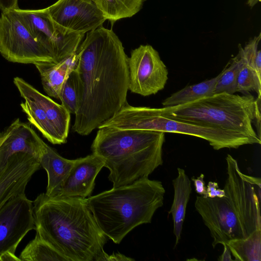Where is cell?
<instances>
[{
  "label": "cell",
  "mask_w": 261,
  "mask_h": 261,
  "mask_svg": "<svg viewBox=\"0 0 261 261\" xmlns=\"http://www.w3.org/2000/svg\"><path fill=\"white\" fill-rule=\"evenodd\" d=\"M76 53L78 103L72 128L87 136L127 103L128 57L113 30L102 25L87 33Z\"/></svg>",
  "instance_id": "6da1fadb"
},
{
  "label": "cell",
  "mask_w": 261,
  "mask_h": 261,
  "mask_svg": "<svg viewBox=\"0 0 261 261\" xmlns=\"http://www.w3.org/2000/svg\"><path fill=\"white\" fill-rule=\"evenodd\" d=\"M36 233L68 261H96L107 237L97 225L87 198L39 195L33 201Z\"/></svg>",
  "instance_id": "7a4b0ae2"
},
{
  "label": "cell",
  "mask_w": 261,
  "mask_h": 261,
  "mask_svg": "<svg viewBox=\"0 0 261 261\" xmlns=\"http://www.w3.org/2000/svg\"><path fill=\"white\" fill-rule=\"evenodd\" d=\"M227 177L223 197H196L195 206L213 239L218 244L246 238L261 229L259 177L243 173L231 155L226 158Z\"/></svg>",
  "instance_id": "3957f363"
},
{
  "label": "cell",
  "mask_w": 261,
  "mask_h": 261,
  "mask_svg": "<svg viewBox=\"0 0 261 261\" xmlns=\"http://www.w3.org/2000/svg\"><path fill=\"white\" fill-rule=\"evenodd\" d=\"M164 141L162 132L103 127L91 148L109 170L108 178L115 188L148 177L162 165Z\"/></svg>",
  "instance_id": "277c9868"
},
{
  "label": "cell",
  "mask_w": 261,
  "mask_h": 261,
  "mask_svg": "<svg viewBox=\"0 0 261 261\" xmlns=\"http://www.w3.org/2000/svg\"><path fill=\"white\" fill-rule=\"evenodd\" d=\"M165 193L161 181L146 177L90 196L87 200L101 231L118 244L137 226L151 223L163 205Z\"/></svg>",
  "instance_id": "5b68a950"
},
{
  "label": "cell",
  "mask_w": 261,
  "mask_h": 261,
  "mask_svg": "<svg viewBox=\"0 0 261 261\" xmlns=\"http://www.w3.org/2000/svg\"><path fill=\"white\" fill-rule=\"evenodd\" d=\"M260 97L214 93L176 106L160 108L169 117L245 135L261 142Z\"/></svg>",
  "instance_id": "8992f818"
},
{
  "label": "cell",
  "mask_w": 261,
  "mask_h": 261,
  "mask_svg": "<svg viewBox=\"0 0 261 261\" xmlns=\"http://www.w3.org/2000/svg\"><path fill=\"white\" fill-rule=\"evenodd\" d=\"M113 127L120 129H141L190 135L208 142L215 150L237 149L246 144L261 142L245 135L199 125L169 117L159 108L134 107L128 103L97 128Z\"/></svg>",
  "instance_id": "52a82bcc"
},
{
  "label": "cell",
  "mask_w": 261,
  "mask_h": 261,
  "mask_svg": "<svg viewBox=\"0 0 261 261\" xmlns=\"http://www.w3.org/2000/svg\"><path fill=\"white\" fill-rule=\"evenodd\" d=\"M13 82L24 99L20 107L29 121L51 143H66L70 122L69 112L22 78L16 77Z\"/></svg>",
  "instance_id": "ba28073f"
},
{
  "label": "cell",
  "mask_w": 261,
  "mask_h": 261,
  "mask_svg": "<svg viewBox=\"0 0 261 261\" xmlns=\"http://www.w3.org/2000/svg\"><path fill=\"white\" fill-rule=\"evenodd\" d=\"M0 53L14 63L56 62L50 53L33 36L16 9L2 12Z\"/></svg>",
  "instance_id": "9c48e42d"
},
{
  "label": "cell",
  "mask_w": 261,
  "mask_h": 261,
  "mask_svg": "<svg viewBox=\"0 0 261 261\" xmlns=\"http://www.w3.org/2000/svg\"><path fill=\"white\" fill-rule=\"evenodd\" d=\"M129 90L148 96L163 90L168 79L167 68L152 46L141 45L128 59Z\"/></svg>",
  "instance_id": "30bf717a"
},
{
  "label": "cell",
  "mask_w": 261,
  "mask_h": 261,
  "mask_svg": "<svg viewBox=\"0 0 261 261\" xmlns=\"http://www.w3.org/2000/svg\"><path fill=\"white\" fill-rule=\"evenodd\" d=\"M45 9L54 26L64 35L85 34L102 25L107 20L89 0H58Z\"/></svg>",
  "instance_id": "8fae6325"
},
{
  "label": "cell",
  "mask_w": 261,
  "mask_h": 261,
  "mask_svg": "<svg viewBox=\"0 0 261 261\" xmlns=\"http://www.w3.org/2000/svg\"><path fill=\"white\" fill-rule=\"evenodd\" d=\"M33 36L59 62L73 55L78 48L84 34L63 35L54 26L45 8L37 10L16 9Z\"/></svg>",
  "instance_id": "7c38bea8"
},
{
  "label": "cell",
  "mask_w": 261,
  "mask_h": 261,
  "mask_svg": "<svg viewBox=\"0 0 261 261\" xmlns=\"http://www.w3.org/2000/svg\"><path fill=\"white\" fill-rule=\"evenodd\" d=\"M33 229V201L25 192L12 197L0 208V257L6 252L15 253L20 242Z\"/></svg>",
  "instance_id": "4fadbf2b"
},
{
  "label": "cell",
  "mask_w": 261,
  "mask_h": 261,
  "mask_svg": "<svg viewBox=\"0 0 261 261\" xmlns=\"http://www.w3.org/2000/svg\"><path fill=\"white\" fill-rule=\"evenodd\" d=\"M41 167L39 160L25 152L12 155L0 171V208L10 199L24 193L34 174Z\"/></svg>",
  "instance_id": "5bb4252c"
},
{
  "label": "cell",
  "mask_w": 261,
  "mask_h": 261,
  "mask_svg": "<svg viewBox=\"0 0 261 261\" xmlns=\"http://www.w3.org/2000/svg\"><path fill=\"white\" fill-rule=\"evenodd\" d=\"M0 171L18 152L27 153L39 160L44 141L28 123L17 119L0 134Z\"/></svg>",
  "instance_id": "9a60e30c"
},
{
  "label": "cell",
  "mask_w": 261,
  "mask_h": 261,
  "mask_svg": "<svg viewBox=\"0 0 261 261\" xmlns=\"http://www.w3.org/2000/svg\"><path fill=\"white\" fill-rule=\"evenodd\" d=\"M104 166L101 158L93 153L75 159L57 197H90L96 177Z\"/></svg>",
  "instance_id": "2e32d148"
},
{
  "label": "cell",
  "mask_w": 261,
  "mask_h": 261,
  "mask_svg": "<svg viewBox=\"0 0 261 261\" xmlns=\"http://www.w3.org/2000/svg\"><path fill=\"white\" fill-rule=\"evenodd\" d=\"M39 161L47 174L45 194L49 196H58L75 159L69 160L61 156L43 142Z\"/></svg>",
  "instance_id": "e0dca14e"
},
{
  "label": "cell",
  "mask_w": 261,
  "mask_h": 261,
  "mask_svg": "<svg viewBox=\"0 0 261 261\" xmlns=\"http://www.w3.org/2000/svg\"><path fill=\"white\" fill-rule=\"evenodd\" d=\"M77 60L76 51L59 62L35 63L40 73L44 91L50 97L59 99L63 85L74 69Z\"/></svg>",
  "instance_id": "ac0fdd59"
},
{
  "label": "cell",
  "mask_w": 261,
  "mask_h": 261,
  "mask_svg": "<svg viewBox=\"0 0 261 261\" xmlns=\"http://www.w3.org/2000/svg\"><path fill=\"white\" fill-rule=\"evenodd\" d=\"M178 175L173 180L174 198L169 214H171L173 221V233L175 237L176 246L179 242L184 222L186 207L192 191L191 181L185 171L178 168Z\"/></svg>",
  "instance_id": "d6986e66"
},
{
  "label": "cell",
  "mask_w": 261,
  "mask_h": 261,
  "mask_svg": "<svg viewBox=\"0 0 261 261\" xmlns=\"http://www.w3.org/2000/svg\"><path fill=\"white\" fill-rule=\"evenodd\" d=\"M112 23L133 16L141 9L145 0H89Z\"/></svg>",
  "instance_id": "ffe728a7"
},
{
  "label": "cell",
  "mask_w": 261,
  "mask_h": 261,
  "mask_svg": "<svg viewBox=\"0 0 261 261\" xmlns=\"http://www.w3.org/2000/svg\"><path fill=\"white\" fill-rule=\"evenodd\" d=\"M221 72L216 76L198 84L187 86L173 93L162 102L163 107L185 104L214 94L216 82Z\"/></svg>",
  "instance_id": "44dd1931"
},
{
  "label": "cell",
  "mask_w": 261,
  "mask_h": 261,
  "mask_svg": "<svg viewBox=\"0 0 261 261\" xmlns=\"http://www.w3.org/2000/svg\"><path fill=\"white\" fill-rule=\"evenodd\" d=\"M226 244L234 260H261V229L254 231L246 238L231 240Z\"/></svg>",
  "instance_id": "7402d4cb"
},
{
  "label": "cell",
  "mask_w": 261,
  "mask_h": 261,
  "mask_svg": "<svg viewBox=\"0 0 261 261\" xmlns=\"http://www.w3.org/2000/svg\"><path fill=\"white\" fill-rule=\"evenodd\" d=\"M19 258L20 261H68L37 234L21 251Z\"/></svg>",
  "instance_id": "603a6c76"
},
{
  "label": "cell",
  "mask_w": 261,
  "mask_h": 261,
  "mask_svg": "<svg viewBox=\"0 0 261 261\" xmlns=\"http://www.w3.org/2000/svg\"><path fill=\"white\" fill-rule=\"evenodd\" d=\"M243 64V60L239 54L232 59L231 62L227 64L221 71L215 85L214 93L226 92L234 94L237 92L238 77Z\"/></svg>",
  "instance_id": "cb8c5ba5"
},
{
  "label": "cell",
  "mask_w": 261,
  "mask_h": 261,
  "mask_svg": "<svg viewBox=\"0 0 261 261\" xmlns=\"http://www.w3.org/2000/svg\"><path fill=\"white\" fill-rule=\"evenodd\" d=\"M59 100L70 114L75 115L77 109L78 86L74 69L63 85Z\"/></svg>",
  "instance_id": "d4e9b609"
},
{
  "label": "cell",
  "mask_w": 261,
  "mask_h": 261,
  "mask_svg": "<svg viewBox=\"0 0 261 261\" xmlns=\"http://www.w3.org/2000/svg\"><path fill=\"white\" fill-rule=\"evenodd\" d=\"M250 91L255 92L258 97L261 96V77L255 70L244 62L238 77L237 92L248 93Z\"/></svg>",
  "instance_id": "484cf974"
},
{
  "label": "cell",
  "mask_w": 261,
  "mask_h": 261,
  "mask_svg": "<svg viewBox=\"0 0 261 261\" xmlns=\"http://www.w3.org/2000/svg\"><path fill=\"white\" fill-rule=\"evenodd\" d=\"M225 196V192L224 190L219 189L217 182L210 181L206 187V195L203 197L215 198L223 197Z\"/></svg>",
  "instance_id": "4316f807"
},
{
  "label": "cell",
  "mask_w": 261,
  "mask_h": 261,
  "mask_svg": "<svg viewBox=\"0 0 261 261\" xmlns=\"http://www.w3.org/2000/svg\"><path fill=\"white\" fill-rule=\"evenodd\" d=\"M134 259L126 256L120 253H113L111 255L105 251L97 258L96 261H132Z\"/></svg>",
  "instance_id": "83f0119b"
},
{
  "label": "cell",
  "mask_w": 261,
  "mask_h": 261,
  "mask_svg": "<svg viewBox=\"0 0 261 261\" xmlns=\"http://www.w3.org/2000/svg\"><path fill=\"white\" fill-rule=\"evenodd\" d=\"M204 177V174H201L197 178H192L196 192L200 196H205L206 193V187L205 186Z\"/></svg>",
  "instance_id": "f1b7e54d"
},
{
  "label": "cell",
  "mask_w": 261,
  "mask_h": 261,
  "mask_svg": "<svg viewBox=\"0 0 261 261\" xmlns=\"http://www.w3.org/2000/svg\"><path fill=\"white\" fill-rule=\"evenodd\" d=\"M17 8L18 0H0V10L2 12Z\"/></svg>",
  "instance_id": "f546056e"
},
{
  "label": "cell",
  "mask_w": 261,
  "mask_h": 261,
  "mask_svg": "<svg viewBox=\"0 0 261 261\" xmlns=\"http://www.w3.org/2000/svg\"><path fill=\"white\" fill-rule=\"evenodd\" d=\"M224 247L223 253L219 257L218 260L221 261H232L231 251L225 243L221 244Z\"/></svg>",
  "instance_id": "4dcf8cb0"
},
{
  "label": "cell",
  "mask_w": 261,
  "mask_h": 261,
  "mask_svg": "<svg viewBox=\"0 0 261 261\" xmlns=\"http://www.w3.org/2000/svg\"><path fill=\"white\" fill-rule=\"evenodd\" d=\"M260 0H248V4L250 7L254 6L258 2H260Z\"/></svg>",
  "instance_id": "1f68e13d"
},
{
  "label": "cell",
  "mask_w": 261,
  "mask_h": 261,
  "mask_svg": "<svg viewBox=\"0 0 261 261\" xmlns=\"http://www.w3.org/2000/svg\"><path fill=\"white\" fill-rule=\"evenodd\" d=\"M0 144H1V139H0Z\"/></svg>",
  "instance_id": "d6a6232c"
}]
</instances>
